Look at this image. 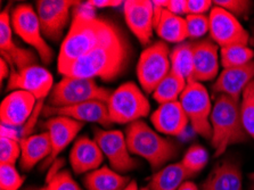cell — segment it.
Returning a JSON list of instances; mask_svg holds the SVG:
<instances>
[{
    "label": "cell",
    "mask_w": 254,
    "mask_h": 190,
    "mask_svg": "<svg viewBox=\"0 0 254 190\" xmlns=\"http://www.w3.org/2000/svg\"><path fill=\"white\" fill-rule=\"evenodd\" d=\"M128 61V42L121 31L117 29L103 44L60 73L64 76H76L84 79L99 77L104 81H112L125 71Z\"/></svg>",
    "instance_id": "1"
},
{
    "label": "cell",
    "mask_w": 254,
    "mask_h": 190,
    "mask_svg": "<svg viewBox=\"0 0 254 190\" xmlns=\"http://www.w3.org/2000/svg\"><path fill=\"white\" fill-rule=\"evenodd\" d=\"M117 30L113 23L97 18L87 10L75 11L70 31L62 42L59 72L70 66L92 49L103 44Z\"/></svg>",
    "instance_id": "2"
},
{
    "label": "cell",
    "mask_w": 254,
    "mask_h": 190,
    "mask_svg": "<svg viewBox=\"0 0 254 190\" xmlns=\"http://www.w3.org/2000/svg\"><path fill=\"white\" fill-rule=\"evenodd\" d=\"M210 121L214 157L221 156L229 146L248 141L250 135L242 122L240 100L227 95H219L213 104Z\"/></svg>",
    "instance_id": "3"
},
{
    "label": "cell",
    "mask_w": 254,
    "mask_h": 190,
    "mask_svg": "<svg viewBox=\"0 0 254 190\" xmlns=\"http://www.w3.org/2000/svg\"><path fill=\"white\" fill-rule=\"evenodd\" d=\"M126 140L130 154L147 161L152 170L162 168L178 154V147L175 142L161 137L141 120L128 124Z\"/></svg>",
    "instance_id": "4"
},
{
    "label": "cell",
    "mask_w": 254,
    "mask_h": 190,
    "mask_svg": "<svg viewBox=\"0 0 254 190\" xmlns=\"http://www.w3.org/2000/svg\"><path fill=\"white\" fill-rule=\"evenodd\" d=\"M111 95L112 91L97 86L94 79L63 76V79L54 86L46 105L52 107H67L91 100L107 103Z\"/></svg>",
    "instance_id": "5"
},
{
    "label": "cell",
    "mask_w": 254,
    "mask_h": 190,
    "mask_svg": "<svg viewBox=\"0 0 254 190\" xmlns=\"http://www.w3.org/2000/svg\"><path fill=\"white\" fill-rule=\"evenodd\" d=\"M110 118L113 123L130 124L147 116L151 111L146 96L133 82L123 83L107 100Z\"/></svg>",
    "instance_id": "6"
},
{
    "label": "cell",
    "mask_w": 254,
    "mask_h": 190,
    "mask_svg": "<svg viewBox=\"0 0 254 190\" xmlns=\"http://www.w3.org/2000/svg\"><path fill=\"white\" fill-rule=\"evenodd\" d=\"M179 102L195 132L211 140L212 126L210 118L213 106L206 88L195 80L188 81Z\"/></svg>",
    "instance_id": "7"
},
{
    "label": "cell",
    "mask_w": 254,
    "mask_h": 190,
    "mask_svg": "<svg viewBox=\"0 0 254 190\" xmlns=\"http://www.w3.org/2000/svg\"><path fill=\"white\" fill-rule=\"evenodd\" d=\"M171 52L164 41H157L142 50L137 64V75L141 88L153 94L171 71Z\"/></svg>",
    "instance_id": "8"
},
{
    "label": "cell",
    "mask_w": 254,
    "mask_h": 190,
    "mask_svg": "<svg viewBox=\"0 0 254 190\" xmlns=\"http://www.w3.org/2000/svg\"><path fill=\"white\" fill-rule=\"evenodd\" d=\"M11 28L18 37L26 44L33 47L39 54L44 64L48 65L53 61L54 53L46 42L42 34L39 17L33 7L28 3H22L14 8L11 13Z\"/></svg>",
    "instance_id": "9"
},
{
    "label": "cell",
    "mask_w": 254,
    "mask_h": 190,
    "mask_svg": "<svg viewBox=\"0 0 254 190\" xmlns=\"http://www.w3.org/2000/svg\"><path fill=\"white\" fill-rule=\"evenodd\" d=\"M210 37L221 48L234 45L248 46L249 32L229 11L214 6L210 10Z\"/></svg>",
    "instance_id": "10"
},
{
    "label": "cell",
    "mask_w": 254,
    "mask_h": 190,
    "mask_svg": "<svg viewBox=\"0 0 254 190\" xmlns=\"http://www.w3.org/2000/svg\"><path fill=\"white\" fill-rule=\"evenodd\" d=\"M104 156L114 171L126 173L137 168L138 163L130 156L126 135L120 130H95V139Z\"/></svg>",
    "instance_id": "11"
},
{
    "label": "cell",
    "mask_w": 254,
    "mask_h": 190,
    "mask_svg": "<svg viewBox=\"0 0 254 190\" xmlns=\"http://www.w3.org/2000/svg\"><path fill=\"white\" fill-rule=\"evenodd\" d=\"M80 1L71 0H39L37 14L44 36L52 41H59L70 19V10Z\"/></svg>",
    "instance_id": "12"
},
{
    "label": "cell",
    "mask_w": 254,
    "mask_h": 190,
    "mask_svg": "<svg viewBox=\"0 0 254 190\" xmlns=\"http://www.w3.org/2000/svg\"><path fill=\"white\" fill-rule=\"evenodd\" d=\"M8 90H24L42 100L51 95L53 90V75L47 68L32 65L21 71L11 69L8 79Z\"/></svg>",
    "instance_id": "13"
},
{
    "label": "cell",
    "mask_w": 254,
    "mask_h": 190,
    "mask_svg": "<svg viewBox=\"0 0 254 190\" xmlns=\"http://www.w3.org/2000/svg\"><path fill=\"white\" fill-rule=\"evenodd\" d=\"M42 114L44 116H67L79 122L97 123L105 127H110L113 124L107 104L101 100H91L67 107H52L45 105Z\"/></svg>",
    "instance_id": "14"
},
{
    "label": "cell",
    "mask_w": 254,
    "mask_h": 190,
    "mask_svg": "<svg viewBox=\"0 0 254 190\" xmlns=\"http://www.w3.org/2000/svg\"><path fill=\"white\" fill-rule=\"evenodd\" d=\"M0 50L2 58L14 71L32 66L37 62L33 52L17 47L13 41V28L8 9H5L0 15Z\"/></svg>",
    "instance_id": "15"
},
{
    "label": "cell",
    "mask_w": 254,
    "mask_h": 190,
    "mask_svg": "<svg viewBox=\"0 0 254 190\" xmlns=\"http://www.w3.org/2000/svg\"><path fill=\"white\" fill-rule=\"evenodd\" d=\"M127 25L142 46L149 44L154 29V6L148 0H127L123 2Z\"/></svg>",
    "instance_id": "16"
},
{
    "label": "cell",
    "mask_w": 254,
    "mask_h": 190,
    "mask_svg": "<svg viewBox=\"0 0 254 190\" xmlns=\"http://www.w3.org/2000/svg\"><path fill=\"white\" fill-rule=\"evenodd\" d=\"M38 103L36 97L24 90H15L5 97L0 106L2 126L22 127L28 122Z\"/></svg>",
    "instance_id": "17"
},
{
    "label": "cell",
    "mask_w": 254,
    "mask_h": 190,
    "mask_svg": "<svg viewBox=\"0 0 254 190\" xmlns=\"http://www.w3.org/2000/svg\"><path fill=\"white\" fill-rule=\"evenodd\" d=\"M51 135L52 154L47 158L45 166H48L56 161L59 155L73 141L80 130L83 127V123L73 120L67 116H53L47 120L42 126Z\"/></svg>",
    "instance_id": "18"
},
{
    "label": "cell",
    "mask_w": 254,
    "mask_h": 190,
    "mask_svg": "<svg viewBox=\"0 0 254 190\" xmlns=\"http://www.w3.org/2000/svg\"><path fill=\"white\" fill-rule=\"evenodd\" d=\"M254 80V60L242 66L225 68L213 84L215 94L227 95L240 100L244 89Z\"/></svg>",
    "instance_id": "19"
},
{
    "label": "cell",
    "mask_w": 254,
    "mask_h": 190,
    "mask_svg": "<svg viewBox=\"0 0 254 190\" xmlns=\"http://www.w3.org/2000/svg\"><path fill=\"white\" fill-rule=\"evenodd\" d=\"M154 127L160 133L168 135H180L188 126V118L180 102H172L160 105L151 116Z\"/></svg>",
    "instance_id": "20"
},
{
    "label": "cell",
    "mask_w": 254,
    "mask_h": 190,
    "mask_svg": "<svg viewBox=\"0 0 254 190\" xmlns=\"http://www.w3.org/2000/svg\"><path fill=\"white\" fill-rule=\"evenodd\" d=\"M194 73L193 80L210 81L217 76L219 72V55L217 44L211 40L193 42Z\"/></svg>",
    "instance_id": "21"
},
{
    "label": "cell",
    "mask_w": 254,
    "mask_h": 190,
    "mask_svg": "<svg viewBox=\"0 0 254 190\" xmlns=\"http://www.w3.org/2000/svg\"><path fill=\"white\" fill-rule=\"evenodd\" d=\"M104 154L97 142L88 137H81L75 141L70 153L71 168L75 174L95 171L102 164Z\"/></svg>",
    "instance_id": "22"
},
{
    "label": "cell",
    "mask_w": 254,
    "mask_h": 190,
    "mask_svg": "<svg viewBox=\"0 0 254 190\" xmlns=\"http://www.w3.org/2000/svg\"><path fill=\"white\" fill-rule=\"evenodd\" d=\"M154 29L163 41L183 44L188 38L186 18L177 16L167 8L154 6Z\"/></svg>",
    "instance_id": "23"
},
{
    "label": "cell",
    "mask_w": 254,
    "mask_h": 190,
    "mask_svg": "<svg viewBox=\"0 0 254 190\" xmlns=\"http://www.w3.org/2000/svg\"><path fill=\"white\" fill-rule=\"evenodd\" d=\"M202 190H243L240 165L234 160H224L214 166Z\"/></svg>",
    "instance_id": "24"
},
{
    "label": "cell",
    "mask_w": 254,
    "mask_h": 190,
    "mask_svg": "<svg viewBox=\"0 0 254 190\" xmlns=\"http://www.w3.org/2000/svg\"><path fill=\"white\" fill-rule=\"evenodd\" d=\"M21 168L30 171L40 161L49 157L52 154L51 135L46 131L39 134L29 135L21 139Z\"/></svg>",
    "instance_id": "25"
},
{
    "label": "cell",
    "mask_w": 254,
    "mask_h": 190,
    "mask_svg": "<svg viewBox=\"0 0 254 190\" xmlns=\"http://www.w3.org/2000/svg\"><path fill=\"white\" fill-rule=\"evenodd\" d=\"M130 181L129 177H123L107 166L89 172L83 180L87 190H123Z\"/></svg>",
    "instance_id": "26"
},
{
    "label": "cell",
    "mask_w": 254,
    "mask_h": 190,
    "mask_svg": "<svg viewBox=\"0 0 254 190\" xmlns=\"http://www.w3.org/2000/svg\"><path fill=\"white\" fill-rule=\"evenodd\" d=\"M190 178L180 163L170 164L161 169L152 177L148 188L151 190H178L185 180Z\"/></svg>",
    "instance_id": "27"
},
{
    "label": "cell",
    "mask_w": 254,
    "mask_h": 190,
    "mask_svg": "<svg viewBox=\"0 0 254 190\" xmlns=\"http://www.w3.org/2000/svg\"><path fill=\"white\" fill-rule=\"evenodd\" d=\"M171 71L185 80H193L194 58H193V42H183L172 49L171 55Z\"/></svg>",
    "instance_id": "28"
},
{
    "label": "cell",
    "mask_w": 254,
    "mask_h": 190,
    "mask_svg": "<svg viewBox=\"0 0 254 190\" xmlns=\"http://www.w3.org/2000/svg\"><path fill=\"white\" fill-rule=\"evenodd\" d=\"M186 86L187 81L184 77L170 71V73L161 81V83L154 90L153 98L161 105L177 102V99L179 96H182Z\"/></svg>",
    "instance_id": "29"
},
{
    "label": "cell",
    "mask_w": 254,
    "mask_h": 190,
    "mask_svg": "<svg viewBox=\"0 0 254 190\" xmlns=\"http://www.w3.org/2000/svg\"><path fill=\"white\" fill-rule=\"evenodd\" d=\"M254 52L248 46L234 45L221 48V64L225 68L242 66L253 61Z\"/></svg>",
    "instance_id": "30"
},
{
    "label": "cell",
    "mask_w": 254,
    "mask_h": 190,
    "mask_svg": "<svg viewBox=\"0 0 254 190\" xmlns=\"http://www.w3.org/2000/svg\"><path fill=\"white\" fill-rule=\"evenodd\" d=\"M207 162H209V154L206 149L199 145H194L184 155L182 164L190 173V176L194 177L195 174L201 172L205 168Z\"/></svg>",
    "instance_id": "31"
},
{
    "label": "cell",
    "mask_w": 254,
    "mask_h": 190,
    "mask_svg": "<svg viewBox=\"0 0 254 190\" xmlns=\"http://www.w3.org/2000/svg\"><path fill=\"white\" fill-rule=\"evenodd\" d=\"M241 104V116L244 129L254 139V80L244 89Z\"/></svg>",
    "instance_id": "32"
},
{
    "label": "cell",
    "mask_w": 254,
    "mask_h": 190,
    "mask_svg": "<svg viewBox=\"0 0 254 190\" xmlns=\"http://www.w3.org/2000/svg\"><path fill=\"white\" fill-rule=\"evenodd\" d=\"M45 190H82L68 171H49Z\"/></svg>",
    "instance_id": "33"
},
{
    "label": "cell",
    "mask_w": 254,
    "mask_h": 190,
    "mask_svg": "<svg viewBox=\"0 0 254 190\" xmlns=\"http://www.w3.org/2000/svg\"><path fill=\"white\" fill-rule=\"evenodd\" d=\"M25 178L18 173L14 164H1L0 166V185L1 190H20Z\"/></svg>",
    "instance_id": "34"
},
{
    "label": "cell",
    "mask_w": 254,
    "mask_h": 190,
    "mask_svg": "<svg viewBox=\"0 0 254 190\" xmlns=\"http://www.w3.org/2000/svg\"><path fill=\"white\" fill-rule=\"evenodd\" d=\"M21 156V143L18 139L1 137L0 140V160L1 164H14Z\"/></svg>",
    "instance_id": "35"
},
{
    "label": "cell",
    "mask_w": 254,
    "mask_h": 190,
    "mask_svg": "<svg viewBox=\"0 0 254 190\" xmlns=\"http://www.w3.org/2000/svg\"><path fill=\"white\" fill-rule=\"evenodd\" d=\"M187 32L188 38L198 39L210 31V21L205 15H187Z\"/></svg>",
    "instance_id": "36"
},
{
    "label": "cell",
    "mask_w": 254,
    "mask_h": 190,
    "mask_svg": "<svg viewBox=\"0 0 254 190\" xmlns=\"http://www.w3.org/2000/svg\"><path fill=\"white\" fill-rule=\"evenodd\" d=\"M213 3L214 6H219L229 11L235 17H248L253 7L252 1H244V0H215Z\"/></svg>",
    "instance_id": "37"
},
{
    "label": "cell",
    "mask_w": 254,
    "mask_h": 190,
    "mask_svg": "<svg viewBox=\"0 0 254 190\" xmlns=\"http://www.w3.org/2000/svg\"><path fill=\"white\" fill-rule=\"evenodd\" d=\"M210 0H187L188 15H204L212 6Z\"/></svg>",
    "instance_id": "38"
},
{
    "label": "cell",
    "mask_w": 254,
    "mask_h": 190,
    "mask_svg": "<svg viewBox=\"0 0 254 190\" xmlns=\"http://www.w3.org/2000/svg\"><path fill=\"white\" fill-rule=\"evenodd\" d=\"M167 9L177 16H182L184 14L188 15L187 0H169Z\"/></svg>",
    "instance_id": "39"
},
{
    "label": "cell",
    "mask_w": 254,
    "mask_h": 190,
    "mask_svg": "<svg viewBox=\"0 0 254 190\" xmlns=\"http://www.w3.org/2000/svg\"><path fill=\"white\" fill-rule=\"evenodd\" d=\"M125 1H117V0H90L88 5L96 8H106V7H118Z\"/></svg>",
    "instance_id": "40"
},
{
    "label": "cell",
    "mask_w": 254,
    "mask_h": 190,
    "mask_svg": "<svg viewBox=\"0 0 254 190\" xmlns=\"http://www.w3.org/2000/svg\"><path fill=\"white\" fill-rule=\"evenodd\" d=\"M0 67H1V73H0V79H1V81H3V79H5L6 76H8V73H9V64L7 63V62L3 60V58H1L0 60Z\"/></svg>",
    "instance_id": "41"
},
{
    "label": "cell",
    "mask_w": 254,
    "mask_h": 190,
    "mask_svg": "<svg viewBox=\"0 0 254 190\" xmlns=\"http://www.w3.org/2000/svg\"><path fill=\"white\" fill-rule=\"evenodd\" d=\"M178 190H198V188H197V186L194 184V182L185 181L184 184L180 186V188Z\"/></svg>",
    "instance_id": "42"
},
{
    "label": "cell",
    "mask_w": 254,
    "mask_h": 190,
    "mask_svg": "<svg viewBox=\"0 0 254 190\" xmlns=\"http://www.w3.org/2000/svg\"><path fill=\"white\" fill-rule=\"evenodd\" d=\"M123 190H139V189H138L137 182L134 181V180H131V181H130V184L127 186V187L123 189Z\"/></svg>",
    "instance_id": "43"
},
{
    "label": "cell",
    "mask_w": 254,
    "mask_h": 190,
    "mask_svg": "<svg viewBox=\"0 0 254 190\" xmlns=\"http://www.w3.org/2000/svg\"><path fill=\"white\" fill-rule=\"evenodd\" d=\"M22 190H45V188H38V187H28Z\"/></svg>",
    "instance_id": "44"
},
{
    "label": "cell",
    "mask_w": 254,
    "mask_h": 190,
    "mask_svg": "<svg viewBox=\"0 0 254 190\" xmlns=\"http://www.w3.org/2000/svg\"><path fill=\"white\" fill-rule=\"evenodd\" d=\"M250 178H251L252 180H254V172H253V173H251V174H250Z\"/></svg>",
    "instance_id": "45"
},
{
    "label": "cell",
    "mask_w": 254,
    "mask_h": 190,
    "mask_svg": "<svg viewBox=\"0 0 254 190\" xmlns=\"http://www.w3.org/2000/svg\"><path fill=\"white\" fill-rule=\"evenodd\" d=\"M140 190H151V189H149L148 187H145V188H141Z\"/></svg>",
    "instance_id": "46"
},
{
    "label": "cell",
    "mask_w": 254,
    "mask_h": 190,
    "mask_svg": "<svg viewBox=\"0 0 254 190\" xmlns=\"http://www.w3.org/2000/svg\"><path fill=\"white\" fill-rule=\"evenodd\" d=\"M252 190H254V185H253V187H252Z\"/></svg>",
    "instance_id": "47"
}]
</instances>
